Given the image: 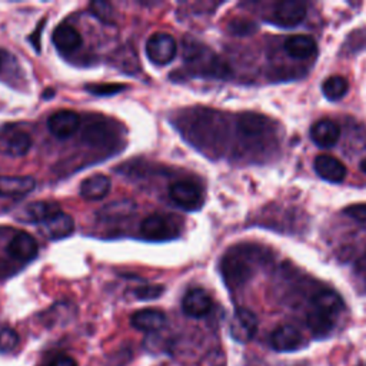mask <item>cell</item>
I'll list each match as a JSON object with an SVG mask.
<instances>
[{
	"mask_svg": "<svg viewBox=\"0 0 366 366\" xmlns=\"http://www.w3.org/2000/svg\"><path fill=\"white\" fill-rule=\"evenodd\" d=\"M183 56L200 75L211 78H226L229 75V67L204 45L186 43L183 47Z\"/></svg>",
	"mask_w": 366,
	"mask_h": 366,
	"instance_id": "obj_1",
	"label": "cell"
},
{
	"mask_svg": "<svg viewBox=\"0 0 366 366\" xmlns=\"http://www.w3.org/2000/svg\"><path fill=\"white\" fill-rule=\"evenodd\" d=\"M32 138L21 127L6 126L0 131V153L9 158H22L32 148Z\"/></svg>",
	"mask_w": 366,
	"mask_h": 366,
	"instance_id": "obj_2",
	"label": "cell"
},
{
	"mask_svg": "<svg viewBox=\"0 0 366 366\" xmlns=\"http://www.w3.org/2000/svg\"><path fill=\"white\" fill-rule=\"evenodd\" d=\"M177 52L176 41L168 33H155L146 42V54L152 63L164 66L171 63Z\"/></svg>",
	"mask_w": 366,
	"mask_h": 366,
	"instance_id": "obj_3",
	"label": "cell"
},
{
	"mask_svg": "<svg viewBox=\"0 0 366 366\" xmlns=\"http://www.w3.org/2000/svg\"><path fill=\"white\" fill-rule=\"evenodd\" d=\"M140 232L148 241H169L177 236V226L169 216L151 215L140 224Z\"/></svg>",
	"mask_w": 366,
	"mask_h": 366,
	"instance_id": "obj_4",
	"label": "cell"
},
{
	"mask_svg": "<svg viewBox=\"0 0 366 366\" xmlns=\"http://www.w3.org/2000/svg\"><path fill=\"white\" fill-rule=\"evenodd\" d=\"M222 273L225 281L230 286H237L244 283L252 273L249 259L246 258L245 252L232 250L229 252L222 261Z\"/></svg>",
	"mask_w": 366,
	"mask_h": 366,
	"instance_id": "obj_5",
	"label": "cell"
},
{
	"mask_svg": "<svg viewBox=\"0 0 366 366\" xmlns=\"http://www.w3.org/2000/svg\"><path fill=\"white\" fill-rule=\"evenodd\" d=\"M173 202L186 211H196L204 205V193L196 183L189 180H180L173 183L169 189Z\"/></svg>",
	"mask_w": 366,
	"mask_h": 366,
	"instance_id": "obj_6",
	"label": "cell"
},
{
	"mask_svg": "<svg viewBox=\"0 0 366 366\" xmlns=\"http://www.w3.org/2000/svg\"><path fill=\"white\" fill-rule=\"evenodd\" d=\"M258 332V318L246 308L236 309L230 323V335L235 341L246 343Z\"/></svg>",
	"mask_w": 366,
	"mask_h": 366,
	"instance_id": "obj_7",
	"label": "cell"
},
{
	"mask_svg": "<svg viewBox=\"0 0 366 366\" xmlns=\"http://www.w3.org/2000/svg\"><path fill=\"white\" fill-rule=\"evenodd\" d=\"M306 17V5L298 0H282L274 8L273 22L281 28H295Z\"/></svg>",
	"mask_w": 366,
	"mask_h": 366,
	"instance_id": "obj_8",
	"label": "cell"
},
{
	"mask_svg": "<svg viewBox=\"0 0 366 366\" xmlns=\"http://www.w3.org/2000/svg\"><path fill=\"white\" fill-rule=\"evenodd\" d=\"M80 126V116L73 111H59L47 119L49 132L59 139L70 138Z\"/></svg>",
	"mask_w": 366,
	"mask_h": 366,
	"instance_id": "obj_9",
	"label": "cell"
},
{
	"mask_svg": "<svg viewBox=\"0 0 366 366\" xmlns=\"http://www.w3.org/2000/svg\"><path fill=\"white\" fill-rule=\"evenodd\" d=\"M182 309L191 318H202L211 312L212 299L206 290L195 288L183 297Z\"/></svg>",
	"mask_w": 366,
	"mask_h": 366,
	"instance_id": "obj_10",
	"label": "cell"
},
{
	"mask_svg": "<svg viewBox=\"0 0 366 366\" xmlns=\"http://www.w3.org/2000/svg\"><path fill=\"white\" fill-rule=\"evenodd\" d=\"M270 346L278 352L297 351L302 345V335L297 327L290 325L279 326L270 335Z\"/></svg>",
	"mask_w": 366,
	"mask_h": 366,
	"instance_id": "obj_11",
	"label": "cell"
},
{
	"mask_svg": "<svg viewBox=\"0 0 366 366\" xmlns=\"http://www.w3.org/2000/svg\"><path fill=\"white\" fill-rule=\"evenodd\" d=\"M8 252L16 261L29 262L38 256L39 245L34 237L26 232H19L13 236L8 246Z\"/></svg>",
	"mask_w": 366,
	"mask_h": 366,
	"instance_id": "obj_12",
	"label": "cell"
},
{
	"mask_svg": "<svg viewBox=\"0 0 366 366\" xmlns=\"http://www.w3.org/2000/svg\"><path fill=\"white\" fill-rule=\"evenodd\" d=\"M341 138V127L331 119H321L310 127V139L319 148H332Z\"/></svg>",
	"mask_w": 366,
	"mask_h": 366,
	"instance_id": "obj_13",
	"label": "cell"
},
{
	"mask_svg": "<svg viewBox=\"0 0 366 366\" xmlns=\"http://www.w3.org/2000/svg\"><path fill=\"white\" fill-rule=\"evenodd\" d=\"M131 325L142 332H156L166 325V315L159 309H142L131 316Z\"/></svg>",
	"mask_w": 366,
	"mask_h": 366,
	"instance_id": "obj_14",
	"label": "cell"
},
{
	"mask_svg": "<svg viewBox=\"0 0 366 366\" xmlns=\"http://www.w3.org/2000/svg\"><path fill=\"white\" fill-rule=\"evenodd\" d=\"M315 171L316 173L327 180V182H332V183H341L345 180L346 177V168L345 164L336 159L335 156L331 155H319L315 159Z\"/></svg>",
	"mask_w": 366,
	"mask_h": 366,
	"instance_id": "obj_15",
	"label": "cell"
},
{
	"mask_svg": "<svg viewBox=\"0 0 366 366\" xmlns=\"http://www.w3.org/2000/svg\"><path fill=\"white\" fill-rule=\"evenodd\" d=\"M43 225L45 235L52 241H59L63 237H67L75 230V221L67 213H63L62 211L56 215L49 217Z\"/></svg>",
	"mask_w": 366,
	"mask_h": 366,
	"instance_id": "obj_16",
	"label": "cell"
},
{
	"mask_svg": "<svg viewBox=\"0 0 366 366\" xmlns=\"http://www.w3.org/2000/svg\"><path fill=\"white\" fill-rule=\"evenodd\" d=\"M285 50L290 58L294 59H309L312 58L318 50L316 42L308 34L290 36L285 42Z\"/></svg>",
	"mask_w": 366,
	"mask_h": 366,
	"instance_id": "obj_17",
	"label": "cell"
},
{
	"mask_svg": "<svg viewBox=\"0 0 366 366\" xmlns=\"http://www.w3.org/2000/svg\"><path fill=\"white\" fill-rule=\"evenodd\" d=\"M52 41L58 50L70 53L82 45V34L70 25H59L52 34Z\"/></svg>",
	"mask_w": 366,
	"mask_h": 366,
	"instance_id": "obj_18",
	"label": "cell"
},
{
	"mask_svg": "<svg viewBox=\"0 0 366 366\" xmlns=\"http://www.w3.org/2000/svg\"><path fill=\"white\" fill-rule=\"evenodd\" d=\"M36 186L30 176H2L0 177V196H25Z\"/></svg>",
	"mask_w": 366,
	"mask_h": 366,
	"instance_id": "obj_19",
	"label": "cell"
},
{
	"mask_svg": "<svg viewBox=\"0 0 366 366\" xmlns=\"http://www.w3.org/2000/svg\"><path fill=\"white\" fill-rule=\"evenodd\" d=\"M111 191V179L106 175H92L80 185V195L87 200H100Z\"/></svg>",
	"mask_w": 366,
	"mask_h": 366,
	"instance_id": "obj_20",
	"label": "cell"
},
{
	"mask_svg": "<svg viewBox=\"0 0 366 366\" xmlns=\"http://www.w3.org/2000/svg\"><path fill=\"white\" fill-rule=\"evenodd\" d=\"M58 212H61V209L56 204L46 202V200H36V202H32L25 208L22 217H26L25 222L29 224H45L49 217L56 215Z\"/></svg>",
	"mask_w": 366,
	"mask_h": 366,
	"instance_id": "obj_21",
	"label": "cell"
},
{
	"mask_svg": "<svg viewBox=\"0 0 366 366\" xmlns=\"http://www.w3.org/2000/svg\"><path fill=\"white\" fill-rule=\"evenodd\" d=\"M312 305H314V309L319 310V312L332 315V316H336L343 308L342 298L336 294V292L327 290V289L318 292L312 299Z\"/></svg>",
	"mask_w": 366,
	"mask_h": 366,
	"instance_id": "obj_22",
	"label": "cell"
},
{
	"mask_svg": "<svg viewBox=\"0 0 366 366\" xmlns=\"http://www.w3.org/2000/svg\"><path fill=\"white\" fill-rule=\"evenodd\" d=\"M308 326L315 335L325 336L334 329L335 316L319 312V310L314 309V310H310L308 315Z\"/></svg>",
	"mask_w": 366,
	"mask_h": 366,
	"instance_id": "obj_23",
	"label": "cell"
},
{
	"mask_svg": "<svg viewBox=\"0 0 366 366\" xmlns=\"http://www.w3.org/2000/svg\"><path fill=\"white\" fill-rule=\"evenodd\" d=\"M347 89H349V83H347V80L343 76L339 75L327 78L322 85L323 95L329 100L342 99L346 95Z\"/></svg>",
	"mask_w": 366,
	"mask_h": 366,
	"instance_id": "obj_24",
	"label": "cell"
},
{
	"mask_svg": "<svg viewBox=\"0 0 366 366\" xmlns=\"http://www.w3.org/2000/svg\"><path fill=\"white\" fill-rule=\"evenodd\" d=\"M265 118L253 114H246L239 118V131L245 136H255L263 132L265 129Z\"/></svg>",
	"mask_w": 366,
	"mask_h": 366,
	"instance_id": "obj_25",
	"label": "cell"
},
{
	"mask_svg": "<svg viewBox=\"0 0 366 366\" xmlns=\"http://www.w3.org/2000/svg\"><path fill=\"white\" fill-rule=\"evenodd\" d=\"M19 343V335L13 329L5 327L0 331V352H10Z\"/></svg>",
	"mask_w": 366,
	"mask_h": 366,
	"instance_id": "obj_26",
	"label": "cell"
},
{
	"mask_svg": "<svg viewBox=\"0 0 366 366\" xmlns=\"http://www.w3.org/2000/svg\"><path fill=\"white\" fill-rule=\"evenodd\" d=\"M86 89L90 92V94L95 95H114L125 89L122 85H89Z\"/></svg>",
	"mask_w": 366,
	"mask_h": 366,
	"instance_id": "obj_27",
	"label": "cell"
},
{
	"mask_svg": "<svg viewBox=\"0 0 366 366\" xmlns=\"http://www.w3.org/2000/svg\"><path fill=\"white\" fill-rule=\"evenodd\" d=\"M135 294L138 299H143V301L156 299L163 294V288L162 286H143V288H139Z\"/></svg>",
	"mask_w": 366,
	"mask_h": 366,
	"instance_id": "obj_28",
	"label": "cell"
},
{
	"mask_svg": "<svg viewBox=\"0 0 366 366\" xmlns=\"http://www.w3.org/2000/svg\"><path fill=\"white\" fill-rule=\"evenodd\" d=\"M47 366H79V365L75 358H72L65 354H59L50 359Z\"/></svg>",
	"mask_w": 366,
	"mask_h": 366,
	"instance_id": "obj_29",
	"label": "cell"
},
{
	"mask_svg": "<svg viewBox=\"0 0 366 366\" xmlns=\"http://www.w3.org/2000/svg\"><path fill=\"white\" fill-rule=\"evenodd\" d=\"M345 213L347 216H351L352 219H356L359 222H366V205H355V206H349Z\"/></svg>",
	"mask_w": 366,
	"mask_h": 366,
	"instance_id": "obj_30",
	"label": "cell"
},
{
	"mask_svg": "<svg viewBox=\"0 0 366 366\" xmlns=\"http://www.w3.org/2000/svg\"><path fill=\"white\" fill-rule=\"evenodd\" d=\"M358 272H359V274L363 278V281L366 283V252H365V255L362 256L359 263H358Z\"/></svg>",
	"mask_w": 366,
	"mask_h": 366,
	"instance_id": "obj_31",
	"label": "cell"
},
{
	"mask_svg": "<svg viewBox=\"0 0 366 366\" xmlns=\"http://www.w3.org/2000/svg\"><path fill=\"white\" fill-rule=\"evenodd\" d=\"M360 171H362L363 173H366V158L360 162Z\"/></svg>",
	"mask_w": 366,
	"mask_h": 366,
	"instance_id": "obj_32",
	"label": "cell"
},
{
	"mask_svg": "<svg viewBox=\"0 0 366 366\" xmlns=\"http://www.w3.org/2000/svg\"><path fill=\"white\" fill-rule=\"evenodd\" d=\"M0 63H2V61H0Z\"/></svg>",
	"mask_w": 366,
	"mask_h": 366,
	"instance_id": "obj_33",
	"label": "cell"
}]
</instances>
